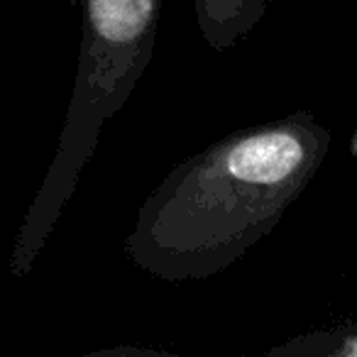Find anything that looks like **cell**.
Masks as SVG:
<instances>
[{
    "label": "cell",
    "instance_id": "1",
    "mask_svg": "<svg viewBox=\"0 0 357 357\" xmlns=\"http://www.w3.org/2000/svg\"><path fill=\"white\" fill-rule=\"evenodd\" d=\"M328 149L331 130L308 110L215 139L154 186L125 255L159 282L215 277L282 223Z\"/></svg>",
    "mask_w": 357,
    "mask_h": 357
},
{
    "label": "cell",
    "instance_id": "2",
    "mask_svg": "<svg viewBox=\"0 0 357 357\" xmlns=\"http://www.w3.org/2000/svg\"><path fill=\"white\" fill-rule=\"evenodd\" d=\"M162 0H84L81 47L56 152L25 208L10 274L25 279L74 199L103 128L125 108L152 61Z\"/></svg>",
    "mask_w": 357,
    "mask_h": 357
},
{
    "label": "cell",
    "instance_id": "3",
    "mask_svg": "<svg viewBox=\"0 0 357 357\" xmlns=\"http://www.w3.org/2000/svg\"><path fill=\"white\" fill-rule=\"evenodd\" d=\"M279 0H191L201 40L213 52L238 47Z\"/></svg>",
    "mask_w": 357,
    "mask_h": 357
},
{
    "label": "cell",
    "instance_id": "4",
    "mask_svg": "<svg viewBox=\"0 0 357 357\" xmlns=\"http://www.w3.org/2000/svg\"><path fill=\"white\" fill-rule=\"evenodd\" d=\"M277 352L289 355H335V357H357V323L350 328H337L333 333L306 335L289 345L279 347Z\"/></svg>",
    "mask_w": 357,
    "mask_h": 357
}]
</instances>
